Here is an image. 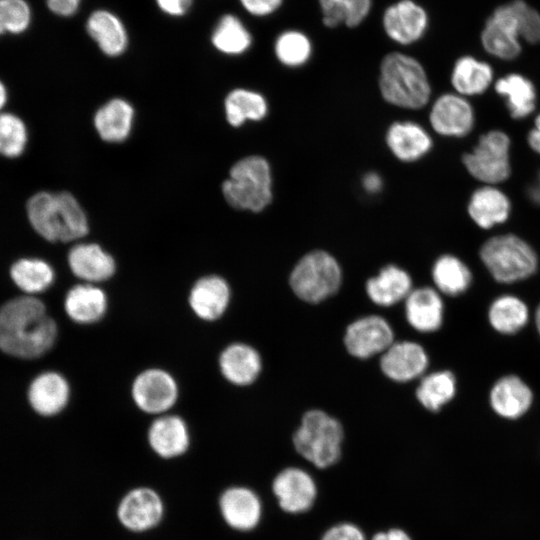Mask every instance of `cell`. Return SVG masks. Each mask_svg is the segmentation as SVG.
<instances>
[{"label": "cell", "instance_id": "obj_46", "mask_svg": "<svg viewBox=\"0 0 540 540\" xmlns=\"http://www.w3.org/2000/svg\"><path fill=\"white\" fill-rule=\"evenodd\" d=\"M154 3L163 15L179 19L191 12L195 0H154Z\"/></svg>", "mask_w": 540, "mask_h": 540}, {"label": "cell", "instance_id": "obj_2", "mask_svg": "<svg viewBox=\"0 0 540 540\" xmlns=\"http://www.w3.org/2000/svg\"><path fill=\"white\" fill-rule=\"evenodd\" d=\"M27 216L32 228L49 242H71L89 231L86 214L69 192L40 191L29 198Z\"/></svg>", "mask_w": 540, "mask_h": 540}, {"label": "cell", "instance_id": "obj_28", "mask_svg": "<svg viewBox=\"0 0 540 540\" xmlns=\"http://www.w3.org/2000/svg\"><path fill=\"white\" fill-rule=\"evenodd\" d=\"M218 366L225 380L233 385L247 386L258 378L262 362L252 346L235 342L221 351Z\"/></svg>", "mask_w": 540, "mask_h": 540}, {"label": "cell", "instance_id": "obj_29", "mask_svg": "<svg viewBox=\"0 0 540 540\" xmlns=\"http://www.w3.org/2000/svg\"><path fill=\"white\" fill-rule=\"evenodd\" d=\"M489 399L496 414L503 418L516 419L529 410L533 393L521 378L516 375H506L495 382Z\"/></svg>", "mask_w": 540, "mask_h": 540}, {"label": "cell", "instance_id": "obj_23", "mask_svg": "<svg viewBox=\"0 0 540 540\" xmlns=\"http://www.w3.org/2000/svg\"><path fill=\"white\" fill-rule=\"evenodd\" d=\"M68 265L83 283L96 285L108 281L116 272L113 256L96 243L74 245L68 253Z\"/></svg>", "mask_w": 540, "mask_h": 540}, {"label": "cell", "instance_id": "obj_47", "mask_svg": "<svg viewBox=\"0 0 540 540\" xmlns=\"http://www.w3.org/2000/svg\"><path fill=\"white\" fill-rule=\"evenodd\" d=\"M48 10L60 18L75 16L83 3V0H45Z\"/></svg>", "mask_w": 540, "mask_h": 540}, {"label": "cell", "instance_id": "obj_1", "mask_svg": "<svg viewBox=\"0 0 540 540\" xmlns=\"http://www.w3.org/2000/svg\"><path fill=\"white\" fill-rule=\"evenodd\" d=\"M57 335L56 322L33 296L11 299L0 308V349L8 355L40 357L52 348Z\"/></svg>", "mask_w": 540, "mask_h": 540}, {"label": "cell", "instance_id": "obj_53", "mask_svg": "<svg viewBox=\"0 0 540 540\" xmlns=\"http://www.w3.org/2000/svg\"><path fill=\"white\" fill-rule=\"evenodd\" d=\"M535 323L538 330V333L540 335V305L538 306L536 313H535Z\"/></svg>", "mask_w": 540, "mask_h": 540}, {"label": "cell", "instance_id": "obj_18", "mask_svg": "<svg viewBox=\"0 0 540 540\" xmlns=\"http://www.w3.org/2000/svg\"><path fill=\"white\" fill-rule=\"evenodd\" d=\"M219 511L233 530L249 532L260 523L263 506L255 491L245 486H231L219 498Z\"/></svg>", "mask_w": 540, "mask_h": 540}, {"label": "cell", "instance_id": "obj_26", "mask_svg": "<svg viewBox=\"0 0 540 540\" xmlns=\"http://www.w3.org/2000/svg\"><path fill=\"white\" fill-rule=\"evenodd\" d=\"M380 365L387 377L405 382L420 376L426 370L428 357L422 346L404 341L393 343L383 353Z\"/></svg>", "mask_w": 540, "mask_h": 540}, {"label": "cell", "instance_id": "obj_48", "mask_svg": "<svg viewBox=\"0 0 540 540\" xmlns=\"http://www.w3.org/2000/svg\"><path fill=\"white\" fill-rule=\"evenodd\" d=\"M526 144L531 152L540 157V111L532 117V123L526 133Z\"/></svg>", "mask_w": 540, "mask_h": 540}, {"label": "cell", "instance_id": "obj_36", "mask_svg": "<svg viewBox=\"0 0 540 540\" xmlns=\"http://www.w3.org/2000/svg\"><path fill=\"white\" fill-rule=\"evenodd\" d=\"M490 325L499 333L514 334L523 329L529 320L525 302L513 295L496 298L488 310Z\"/></svg>", "mask_w": 540, "mask_h": 540}, {"label": "cell", "instance_id": "obj_45", "mask_svg": "<svg viewBox=\"0 0 540 540\" xmlns=\"http://www.w3.org/2000/svg\"><path fill=\"white\" fill-rule=\"evenodd\" d=\"M320 540H366V538L356 524L342 522L328 528Z\"/></svg>", "mask_w": 540, "mask_h": 540}, {"label": "cell", "instance_id": "obj_21", "mask_svg": "<svg viewBox=\"0 0 540 540\" xmlns=\"http://www.w3.org/2000/svg\"><path fill=\"white\" fill-rule=\"evenodd\" d=\"M231 290L228 282L219 275H206L191 286L188 303L199 319L213 322L220 319L228 309Z\"/></svg>", "mask_w": 540, "mask_h": 540}, {"label": "cell", "instance_id": "obj_43", "mask_svg": "<svg viewBox=\"0 0 540 540\" xmlns=\"http://www.w3.org/2000/svg\"><path fill=\"white\" fill-rule=\"evenodd\" d=\"M518 20L519 34L523 43L540 44V11L526 0H511Z\"/></svg>", "mask_w": 540, "mask_h": 540}, {"label": "cell", "instance_id": "obj_7", "mask_svg": "<svg viewBox=\"0 0 540 540\" xmlns=\"http://www.w3.org/2000/svg\"><path fill=\"white\" fill-rule=\"evenodd\" d=\"M344 433L341 424L327 413L311 410L305 413L293 435V444L304 459L319 469L336 464L341 456Z\"/></svg>", "mask_w": 540, "mask_h": 540}, {"label": "cell", "instance_id": "obj_42", "mask_svg": "<svg viewBox=\"0 0 540 540\" xmlns=\"http://www.w3.org/2000/svg\"><path fill=\"white\" fill-rule=\"evenodd\" d=\"M32 23V9L26 0H0V36L20 35Z\"/></svg>", "mask_w": 540, "mask_h": 540}, {"label": "cell", "instance_id": "obj_30", "mask_svg": "<svg viewBox=\"0 0 540 540\" xmlns=\"http://www.w3.org/2000/svg\"><path fill=\"white\" fill-rule=\"evenodd\" d=\"M210 42L213 48L227 56L246 53L253 44V35L246 23L235 13L221 14L214 23Z\"/></svg>", "mask_w": 540, "mask_h": 540}, {"label": "cell", "instance_id": "obj_20", "mask_svg": "<svg viewBox=\"0 0 540 540\" xmlns=\"http://www.w3.org/2000/svg\"><path fill=\"white\" fill-rule=\"evenodd\" d=\"M147 440L151 450L162 459H174L185 454L191 443L186 421L176 414L156 416L151 422Z\"/></svg>", "mask_w": 540, "mask_h": 540}, {"label": "cell", "instance_id": "obj_44", "mask_svg": "<svg viewBox=\"0 0 540 540\" xmlns=\"http://www.w3.org/2000/svg\"><path fill=\"white\" fill-rule=\"evenodd\" d=\"M284 0H238L240 7L255 18H266L276 13Z\"/></svg>", "mask_w": 540, "mask_h": 540}, {"label": "cell", "instance_id": "obj_27", "mask_svg": "<svg viewBox=\"0 0 540 540\" xmlns=\"http://www.w3.org/2000/svg\"><path fill=\"white\" fill-rule=\"evenodd\" d=\"M69 398L70 386L67 379L54 371L38 375L28 390L31 407L42 416L59 414L67 406Z\"/></svg>", "mask_w": 540, "mask_h": 540}, {"label": "cell", "instance_id": "obj_33", "mask_svg": "<svg viewBox=\"0 0 540 540\" xmlns=\"http://www.w3.org/2000/svg\"><path fill=\"white\" fill-rule=\"evenodd\" d=\"M411 285V278L406 271L395 265H387L376 277L367 281L366 291L374 303L390 306L406 299L412 291Z\"/></svg>", "mask_w": 540, "mask_h": 540}, {"label": "cell", "instance_id": "obj_22", "mask_svg": "<svg viewBox=\"0 0 540 540\" xmlns=\"http://www.w3.org/2000/svg\"><path fill=\"white\" fill-rule=\"evenodd\" d=\"M495 80L492 64L472 54L459 56L453 63L450 73L453 91L468 99L486 94L493 88Z\"/></svg>", "mask_w": 540, "mask_h": 540}, {"label": "cell", "instance_id": "obj_17", "mask_svg": "<svg viewBox=\"0 0 540 540\" xmlns=\"http://www.w3.org/2000/svg\"><path fill=\"white\" fill-rule=\"evenodd\" d=\"M85 31L107 57L123 55L129 46V32L123 19L109 8L93 9L85 20Z\"/></svg>", "mask_w": 540, "mask_h": 540}, {"label": "cell", "instance_id": "obj_38", "mask_svg": "<svg viewBox=\"0 0 540 540\" xmlns=\"http://www.w3.org/2000/svg\"><path fill=\"white\" fill-rule=\"evenodd\" d=\"M10 275L14 283L28 294L47 290L55 278L52 266L38 258L19 259L12 265Z\"/></svg>", "mask_w": 540, "mask_h": 540}, {"label": "cell", "instance_id": "obj_41", "mask_svg": "<svg viewBox=\"0 0 540 540\" xmlns=\"http://www.w3.org/2000/svg\"><path fill=\"white\" fill-rule=\"evenodd\" d=\"M28 131L23 120L12 113H0V155L16 158L23 154Z\"/></svg>", "mask_w": 540, "mask_h": 540}, {"label": "cell", "instance_id": "obj_31", "mask_svg": "<svg viewBox=\"0 0 540 540\" xmlns=\"http://www.w3.org/2000/svg\"><path fill=\"white\" fill-rule=\"evenodd\" d=\"M444 305L438 292L429 287L412 290L406 297V317L420 332H433L443 322Z\"/></svg>", "mask_w": 540, "mask_h": 540}, {"label": "cell", "instance_id": "obj_16", "mask_svg": "<svg viewBox=\"0 0 540 540\" xmlns=\"http://www.w3.org/2000/svg\"><path fill=\"white\" fill-rule=\"evenodd\" d=\"M492 90L502 100L509 117L514 121L532 118L538 111V89L527 75L511 71L499 77Z\"/></svg>", "mask_w": 540, "mask_h": 540}, {"label": "cell", "instance_id": "obj_54", "mask_svg": "<svg viewBox=\"0 0 540 540\" xmlns=\"http://www.w3.org/2000/svg\"><path fill=\"white\" fill-rule=\"evenodd\" d=\"M536 183H537V184L539 185V187H540V169H539V171H538V173H537Z\"/></svg>", "mask_w": 540, "mask_h": 540}, {"label": "cell", "instance_id": "obj_32", "mask_svg": "<svg viewBox=\"0 0 540 540\" xmlns=\"http://www.w3.org/2000/svg\"><path fill=\"white\" fill-rule=\"evenodd\" d=\"M133 117L134 110L130 103L115 98L97 110L94 116V126L104 141L122 142L131 132Z\"/></svg>", "mask_w": 540, "mask_h": 540}, {"label": "cell", "instance_id": "obj_49", "mask_svg": "<svg viewBox=\"0 0 540 540\" xmlns=\"http://www.w3.org/2000/svg\"><path fill=\"white\" fill-rule=\"evenodd\" d=\"M362 184L364 189L368 193H377L382 189L383 180L382 177L377 172H368L364 175L362 179Z\"/></svg>", "mask_w": 540, "mask_h": 540}, {"label": "cell", "instance_id": "obj_6", "mask_svg": "<svg viewBox=\"0 0 540 540\" xmlns=\"http://www.w3.org/2000/svg\"><path fill=\"white\" fill-rule=\"evenodd\" d=\"M462 165L478 184L499 185L513 173L512 139L501 128L481 133L469 151L462 154Z\"/></svg>", "mask_w": 540, "mask_h": 540}, {"label": "cell", "instance_id": "obj_5", "mask_svg": "<svg viewBox=\"0 0 540 540\" xmlns=\"http://www.w3.org/2000/svg\"><path fill=\"white\" fill-rule=\"evenodd\" d=\"M227 203L238 210L260 212L272 201V175L268 161L258 155L237 161L222 184Z\"/></svg>", "mask_w": 540, "mask_h": 540}, {"label": "cell", "instance_id": "obj_25", "mask_svg": "<svg viewBox=\"0 0 540 540\" xmlns=\"http://www.w3.org/2000/svg\"><path fill=\"white\" fill-rule=\"evenodd\" d=\"M64 310L67 316L77 324H95L107 313L108 297L99 285L77 284L66 293Z\"/></svg>", "mask_w": 540, "mask_h": 540}, {"label": "cell", "instance_id": "obj_50", "mask_svg": "<svg viewBox=\"0 0 540 540\" xmlns=\"http://www.w3.org/2000/svg\"><path fill=\"white\" fill-rule=\"evenodd\" d=\"M371 540H412V538L403 529L391 528L387 531L375 533Z\"/></svg>", "mask_w": 540, "mask_h": 540}, {"label": "cell", "instance_id": "obj_19", "mask_svg": "<svg viewBox=\"0 0 540 540\" xmlns=\"http://www.w3.org/2000/svg\"><path fill=\"white\" fill-rule=\"evenodd\" d=\"M344 343L351 355L368 358L385 352L393 344V331L385 319L367 316L349 325Z\"/></svg>", "mask_w": 540, "mask_h": 540}, {"label": "cell", "instance_id": "obj_3", "mask_svg": "<svg viewBox=\"0 0 540 540\" xmlns=\"http://www.w3.org/2000/svg\"><path fill=\"white\" fill-rule=\"evenodd\" d=\"M379 89L383 99L405 109H421L431 99L428 74L419 60L399 51L387 53L379 68Z\"/></svg>", "mask_w": 540, "mask_h": 540}, {"label": "cell", "instance_id": "obj_37", "mask_svg": "<svg viewBox=\"0 0 540 540\" xmlns=\"http://www.w3.org/2000/svg\"><path fill=\"white\" fill-rule=\"evenodd\" d=\"M432 278L442 293L456 296L468 289L472 273L460 258L444 254L436 259L432 268Z\"/></svg>", "mask_w": 540, "mask_h": 540}, {"label": "cell", "instance_id": "obj_9", "mask_svg": "<svg viewBox=\"0 0 540 540\" xmlns=\"http://www.w3.org/2000/svg\"><path fill=\"white\" fill-rule=\"evenodd\" d=\"M479 42L483 51L498 61L512 62L520 57L523 41L511 0L492 10L480 30Z\"/></svg>", "mask_w": 540, "mask_h": 540}, {"label": "cell", "instance_id": "obj_8", "mask_svg": "<svg viewBox=\"0 0 540 540\" xmlns=\"http://www.w3.org/2000/svg\"><path fill=\"white\" fill-rule=\"evenodd\" d=\"M341 268L336 259L322 250L304 255L295 265L290 286L302 300L318 303L330 297L340 287Z\"/></svg>", "mask_w": 540, "mask_h": 540}, {"label": "cell", "instance_id": "obj_34", "mask_svg": "<svg viewBox=\"0 0 540 540\" xmlns=\"http://www.w3.org/2000/svg\"><path fill=\"white\" fill-rule=\"evenodd\" d=\"M324 26L355 28L369 16L373 0H317Z\"/></svg>", "mask_w": 540, "mask_h": 540}, {"label": "cell", "instance_id": "obj_15", "mask_svg": "<svg viewBox=\"0 0 540 540\" xmlns=\"http://www.w3.org/2000/svg\"><path fill=\"white\" fill-rule=\"evenodd\" d=\"M272 492L282 511L288 514H301L314 505L317 485L307 471L298 467H288L274 477Z\"/></svg>", "mask_w": 540, "mask_h": 540}, {"label": "cell", "instance_id": "obj_40", "mask_svg": "<svg viewBox=\"0 0 540 540\" xmlns=\"http://www.w3.org/2000/svg\"><path fill=\"white\" fill-rule=\"evenodd\" d=\"M456 379L450 371L434 372L423 378L416 391L419 402L436 412L455 395Z\"/></svg>", "mask_w": 540, "mask_h": 540}, {"label": "cell", "instance_id": "obj_35", "mask_svg": "<svg viewBox=\"0 0 540 540\" xmlns=\"http://www.w3.org/2000/svg\"><path fill=\"white\" fill-rule=\"evenodd\" d=\"M226 119L239 127L246 121H260L268 112L266 99L260 93L244 88L232 90L224 103Z\"/></svg>", "mask_w": 540, "mask_h": 540}, {"label": "cell", "instance_id": "obj_10", "mask_svg": "<svg viewBox=\"0 0 540 540\" xmlns=\"http://www.w3.org/2000/svg\"><path fill=\"white\" fill-rule=\"evenodd\" d=\"M131 397L136 407L150 415H163L175 406L179 386L165 369L152 367L139 372L131 385Z\"/></svg>", "mask_w": 540, "mask_h": 540}, {"label": "cell", "instance_id": "obj_24", "mask_svg": "<svg viewBox=\"0 0 540 540\" xmlns=\"http://www.w3.org/2000/svg\"><path fill=\"white\" fill-rule=\"evenodd\" d=\"M386 144L402 162H415L426 156L433 147L430 133L413 121L392 123L386 132Z\"/></svg>", "mask_w": 540, "mask_h": 540}, {"label": "cell", "instance_id": "obj_51", "mask_svg": "<svg viewBox=\"0 0 540 540\" xmlns=\"http://www.w3.org/2000/svg\"><path fill=\"white\" fill-rule=\"evenodd\" d=\"M525 194L531 204L540 207V187L536 181L526 187Z\"/></svg>", "mask_w": 540, "mask_h": 540}, {"label": "cell", "instance_id": "obj_14", "mask_svg": "<svg viewBox=\"0 0 540 540\" xmlns=\"http://www.w3.org/2000/svg\"><path fill=\"white\" fill-rule=\"evenodd\" d=\"M466 212L477 228L490 231L510 220L513 203L501 186L478 184L468 197Z\"/></svg>", "mask_w": 540, "mask_h": 540}, {"label": "cell", "instance_id": "obj_52", "mask_svg": "<svg viewBox=\"0 0 540 540\" xmlns=\"http://www.w3.org/2000/svg\"><path fill=\"white\" fill-rule=\"evenodd\" d=\"M7 102V90L5 85L0 81V113Z\"/></svg>", "mask_w": 540, "mask_h": 540}, {"label": "cell", "instance_id": "obj_39", "mask_svg": "<svg viewBox=\"0 0 540 540\" xmlns=\"http://www.w3.org/2000/svg\"><path fill=\"white\" fill-rule=\"evenodd\" d=\"M273 48L277 60L289 68L305 65L313 52L310 37L298 29H287L280 32L275 38Z\"/></svg>", "mask_w": 540, "mask_h": 540}, {"label": "cell", "instance_id": "obj_4", "mask_svg": "<svg viewBox=\"0 0 540 540\" xmlns=\"http://www.w3.org/2000/svg\"><path fill=\"white\" fill-rule=\"evenodd\" d=\"M479 258L497 282L506 284L532 276L539 264L533 246L512 232L488 237L479 248Z\"/></svg>", "mask_w": 540, "mask_h": 540}, {"label": "cell", "instance_id": "obj_11", "mask_svg": "<svg viewBox=\"0 0 540 540\" xmlns=\"http://www.w3.org/2000/svg\"><path fill=\"white\" fill-rule=\"evenodd\" d=\"M429 123L432 130L446 138L468 137L477 125V113L471 99L454 91L439 95L431 104Z\"/></svg>", "mask_w": 540, "mask_h": 540}, {"label": "cell", "instance_id": "obj_12", "mask_svg": "<svg viewBox=\"0 0 540 540\" xmlns=\"http://www.w3.org/2000/svg\"><path fill=\"white\" fill-rule=\"evenodd\" d=\"M165 513L160 494L153 488L138 486L127 491L120 499L116 516L128 531L143 533L157 527Z\"/></svg>", "mask_w": 540, "mask_h": 540}, {"label": "cell", "instance_id": "obj_13", "mask_svg": "<svg viewBox=\"0 0 540 540\" xmlns=\"http://www.w3.org/2000/svg\"><path fill=\"white\" fill-rule=\"evenodd\" d=\"M381 24L386 36L402 46L420 41L429 29L430 17L423 5L415 0H397L382 14Z\"/></svg>", "mask_w": 540, "mask_h": 540}]
</instances>
